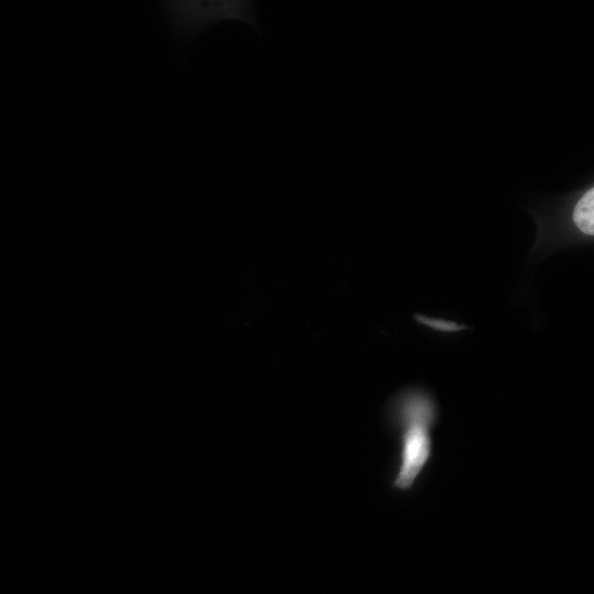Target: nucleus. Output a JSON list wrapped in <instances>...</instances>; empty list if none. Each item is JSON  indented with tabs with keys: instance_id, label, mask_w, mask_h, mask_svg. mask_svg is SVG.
Returning a JSON list of instances; mask_svg holds the SVG:
<instances>
[{
	"instance_id": "nucleus-4",
	"label": "nucleus",
	"mask_w": 594,
	"mask_h": 594,
	"mask_svg": "<svg viewBox=\"0 0 594 594\" xmlns=\"http://www.w3.org/2000/svg\"><path fill=\"white\" fill-rule=\"evenodd\" d=\"M415 319L418 323L444 333H457L468 329L465 324L458 323L455 321L447 320L443 318H435L426 315H415Z\"/></svg>"
},
{
	"instance_id": "nucleus-1",
	"label": "nucleus",
	"mask_w": 594,
	"mask_h": 594,
	"mask_svg": "<svg viewBox=\"0 0 594 594\" xmlns=\"http://www.w3.org/2000/svg\"><path fill=\"white\" fill-rule=\"evenodd\" d=\"M388 416L398 435V465L393 487L408 492L432 457L431 431L438 419V406L429 393L411 388L394 397Z\"/></svg>"
},
{
	"instance_id": "nucleus-3",
	"label": "nucleus",
	"mask_w": 594,
	"mask_h": 594,
	"mask_svg": "<svg viewBox=\"0 0 594 594\" xmlns=\"http://www.w3.org/2000/svg\"><path fill=\"white\" fill-rule=\"evenodd\" d=\"M163 8L168 23L183 38L227 20L244 22L260 33L256 4L252 1H167Z\"/></svg>"
},
{
	"instance_id": "nucleus-2",
	"label": "nucleus",
	"mask_w": 594,
	"mask_h": 594,
	"mask_svg": "<svg viewBox=\"0 0 594 594\" xmlns=\"http://www.w3.org/2000/svg\"><path fill=\"white\" fill-rule=\"evenodd\" d=\"M538 226V246L592 243L594 239V177L588 174L566 194L529 208Z\"/></svg>"
}]
</instances>
